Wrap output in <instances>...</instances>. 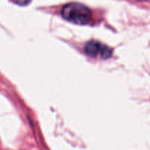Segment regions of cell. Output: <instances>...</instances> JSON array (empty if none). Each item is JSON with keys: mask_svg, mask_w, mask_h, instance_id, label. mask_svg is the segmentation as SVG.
Segmentation results:
<instances>
[{"mask_svg": "<svg viewBox=\"0 0 150 150\" xmlns=\"http://www.w3.org/2000/svg\"><path fill=\"white\" fill-rule=\"evenodd\" d=\"M61 14L68 21L79 25L88 23L92 17L91 10L84 4L77 2L66 4L62 9Z\"/></svg>", "mask_w": 150, "mask_h": 150, "instance_id": "cell-1", "label": "cell"}, {"mask_svg": "<svg viewBox=\"0 0 150 150\" xmlns=\"http://www.w3.org/2000/svg\"><path fill=\"white\" fill-rule=\"evenodd\" d=\"M85 54L91 57H95L97 55L101 56V58L107 59L111 56L112 51L107 45H104L96 41L88 42L84 48Z\"/></svg>", "mask_w": 150, "mask_h": 150, "instance_id": "cell-2", "label": "cell"}, {"mask_svg": "<svg viewBox=\"0 0 150 150\" xmlns=\"http://www.w3.org/2000/svg\"><path fill=\"white\" fill-rule=\"evenodd\" d=\"M31 1V0H16V3L21 6L26 5Z\"/></svg>", "mask_w": 150, "mask_h": 150, "instance_id": "cell-3", "label": "cell"}]
</instances>
